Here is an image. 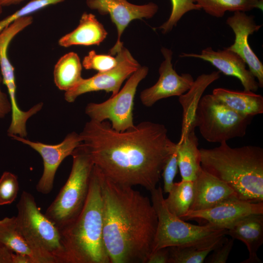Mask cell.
Returning a JSON list of instances; mask_svg holds the SVG:
<instances>
[{
  "label": "cell",
  "mask_w": 263,
  "mask_h": 263,
  "mask_svg": "<svg viewBox=\"0 0 263 263\" xmlns=\"http://www.w3.org/2000/svg\"><path fill=\"white\" fill-rule=\"evenodd\" d=\"M161 53L164 60L159 68L157 81L140 93V100L146 107H151L162 99L180 96L189 90L194 80L190 74L184 73L179 75L173 69L171 62L173 53L171 50L163 47Z\"/></svg>",
  "instance_id": "cell-13"
},
{
  "label": "cell",
  "mask_w": 263,
  "mask_h": 263,
  "mask_svg": "<svg viewBox=\"0 0 263 263\" xmlns=\"http://www.w3.org/2000/svg\"><path fill=\"white\" fill-rule=\"evenodd\" d=\"M198 139L191 131L177 143L178 165L182 180L194 181L202 168Z\"/></svg>",
  "instance_id": "cell-22"
},
{
  "label": "cell",
  "mask_w": 263,
  "mask_h": 263,
  "mask_svg": "<svg viewBox=\"0 0 263 263\" xmlns=\"http://www.w3.org/2000/svg\"><path fill=\"white\" fill-rule=\"evenodd\" d=\"M234 245V239L225 237L223 243L213 250L206 263H225Z\"/></svg>",
  "instance_id": "cell-33"
},
{
  "label": "cell",
  "mask_w": 263,
  "mask_h": 263,
  "mask_svg": "<svg viewBox=\"0 0 263 263\" xmlns=\"http://www.w3.org/2000/svg\"><path fill=\"white\" fill-rule=\"evenodd\" d=\"M81 145L94 165L119 184L156 188L163 169L177 144L163 124L144 121L124 132L113 129L107 121L90 120L79 134Z\"/></svg>",
  "instance_id": "cell-1"
},
{
  "label": "cell",
  "mask_w": 263,
  "mask_h": 263,
  "mask_svg": "<svg viewBox=\"0 0 263 263\" xmlns=\"http://www.w3.org/2000/svg\"><path fill=\"white\" fill-rule=\"evenodd\" d=\"M220 77L219 71L203 74L194 80L189 90L179 96L182 109V121L180 138L195 131V119L199 102L207 88Z\"/></svg>",
  "instance_id": "cell-19"
},
{
  "label": "cell",
  "mask_w": 263,
  "mask_h": 263,
  "mask_svg": "<svg viewBox=\"0 0 263 263\" xmlns=\"http://www.w3.org/2000/svg\"><path fill=\"white\" fill-rule=\"evenodd\" d=\"M12 263H35L33 259L29 255L20 253H13Z\"/></svg>",
  "instance_id": "cell-36"
},
{
  "label": "cell",
  "mask_w": 263,
  "mask_h": 263,
  "mask_svg": "<svg viewBox=\"0 0 263 263\" xmlns=\"http://www.w3.org/2000/svg\"><path fill=\"white\" fill-rule=\"evenodd\" d=\"M194 183L195 196L189 210H204L238 199L228 185L202 169Z\"/></svg>",
  "instance_id": "cell-17"
},
{
  "label": "cell",
  "mask_w": 263,
  "mask_h": 263,
  "mask_svg": "<svg viewBox=\"0 0 263 263\" xmlns=\"http://www.w3.org/2000/svg\"><path fill=\"white\" fill-rule=\"evenodd\" d=\"M82 64L78 55L70 52L63 56L54 70V82L60 90L67 92L76 87L83 79Z\"/></svg>",
  "instance_id": "cell-23"
},
{
  "label": "cell",
  "mask_w": 263,
  "mask_h": 263,
  "mask_svg": "<svg viewBox=\"0 0 263 263\" xmlns=\"http://www.w3.org/2000/svg\"><path fill=\"white\" fill-rule=\"evenodd\" d=\"M117 60L110 55H99L94 50L90 51L82 61V66L86 70H94L98 73L109 71L116 66Z\"/></svg>",
  "instance_id": "cell-31"
},
{
  "label": "cell",
  "mask_w": 263,
  "mask_h": 263,
  "mask_svg": "<svg viewBox=\"0 0 263 263\" xmlns=\"http://www.w3.org/2000/svg\"><path fill=\"white\" fill-rule=\"evenodd\" d=\"M181 57H194L210 63L223 74L235 77L241 82L244 90L256 92L259 84L243 59L227 48L214 51L211 47L203 49L200 54L185 53Z\"/></svg>",
  "instance_id": "cell-16"
},
{
  "label": "cell",
  "mask_w": 263,
  "mask_h": 263,
  "mask_svg": "<svg viewBox=\"0 0 263 263\" xmlns=\"http://www.w3.org/2000/svg\"><path fill=\"white\" fill-rule=\"evenodd\" d=\"M177 144V143H176ZM178 157L177 147L167 160L162 171L163 178V190L165 193H169L174 182V179L178 171Z\"/></svg>",
  "instance_id": "cell-32"
},
{
  "label": "cell",
  "mask_w": 263,
  "mask_h": 263,
  "mask_svg": "<svg viewBox=\"0 0 263 263\" xmlns=\"http://www.w3.org/2000/svg\"><path fill=\"white\" fill-rule=\"evenodd\" d=\"M227 234L243 242L246 246L249 256L242 263H261L257 251L263 244V214L245 217L227 229Z\"/></svg>",
  "instance_id": "cell-18"
},
{
  "label": "cell",
  "mask_w": 263,
  "mask_h": 263,
  "mask_svg": "<svg viewBox=\"0 0 263 263\" xmlns=\"http://www.w3.org/2000/svg\"><path fill=\"white\" fill-rule=\"evenodd\" d=\"M150 193L158 220L152 252L164 247L207 244L227 234V229L207 223L202 225H193L171 213L165 203L160 186Z\"/></svg>",
  "instance_id": "cell-6"
},
{
  "label": "cell",
  "mask_w": 263,
  "mask_h": 263,
  "mask_svg": "<svg viewBox=\"0 0 263 263\" xmlns=\"http://www.w3.org/2000/svg\"><path fill=\"white\" fill-rule=\"evenodd\" d=\"M89 8L97 10L101 15H109L117 30V39L110 50V55H115L123 46L121 37L129 24L133 20L150 19L158 10V5L150 2L144 5H136L127 0H86Z\"/></svg>",
  "instance_id": "cell-12"
},
{
  "label": "cell",
  "mask_w": 263,
  "mask_h": 263,
  "mask_svg": "<svg viewBox=\"0 0 263 263\" xmlns=\"http://www.w3.org/2000/svg\"><path fill=\"white\" fill-rule=\"evenodd\" d=\"M18 229L34 251L38 263H67L60 230L38 207L34 196L23 191L17 205Z\"/></svg>",
  "instance_id": "cell-5"
},
{
  "label": "cell",
  "mask_w": 263,
  "mask_h": 263,
  "mask_svg": "<svg viewBox=\"0 0 263 263\" xmlns=\"http://www.w3.org/2000/svg\"><path fill=\"white\" fill-rule=\"evenodd\" d=\"M226 23L235 35L234 43L227 48L243 59L257 79L259 87L263 88V64L250 47L248 41L249 36L259 31L262 25L256 24L253 16L247 15L243 12H234L232 16L227 19Z\"/></svg>",
  "instance_id": "cell-14"
},
{
  "label": "cell",
  "mask_w": 263,
  "mask_h": 263,
  "mask_svg": "<svg viewBox=\"0 0 263 263\" xmlns=\"http://www.w3.org/2000/svg\"><path fill=\"white\" fill-rule=\"evenodd\" d=\"M0 245L13 253L27 254L38 263L34 251L18 228L16 216L0 220Z\"/></svg>",
  "instance_id": "cell-24"
},
{
  "label": "cell",
  "mask_w": 263,
  "mask_h": 263,
  "mask_svg": "<svg viewBox=\"0 0 263 263\" xmlns=\"http://www.w3.org/2000/svg\"><path fill=\"white\" fill-rule=\"evenodd\" d=\"M170 1L171 11L169 18L159 27V29L163 34L170 32L187 13L191 11L201 10L194 0H170Z\"/></svg>",
  "instance_id": "cell-28"
},
{
  "label": "cell",
  "mask_w": 263,
  "mask_h": 263,
  "mask_svg": "<svg viewBox=\"0 0 263 263\" xmlns=\"http://www.w3.org/2000/svg\"><path fill=\"white\" fill-rule=\"evenodd\" d=\"M19 190V183L17 176L9 171H4L0 178V206L13 203Z\"/></svg>",
  "instance_id": "cell-30"
},
{
  "label": "cell",
  "mask_w": 263,
  "mask_h": 263,
  "mask_svg": "<svg viewBox=\"0 0 263 263\" xmlns=\"http://www.w3.org/2000/svg\"><path fill=\"white\" fill-rule=\"evenodd\" d=\"M107 32L95 16L84 12L77 27L61 37L58 44L64 47L73 45H99L106 38Z\"/></svg>",
  "instance_id": "cell-20"
},
{
  "label": "cell",
  "mask_w": 263,
  "mask_h": 263,
  "mask_svg": "<svg viewBox=\"0 0 263 263\" xmlns=\"http://www.w3.org/2000/svg\"><path fill=\"white\" fill-rule=\"evenodd\" d=\"M169 247H164L152 252L147 263H169Z\"/></svg>",
  "instance_id": "cell-34"
},
{
  "label": "cell",
  "mask_w": 263,
  "mask_h": 263,
  "mask_svg": "<svg viewBox=\"0 0 263 263\" xmlns=\"http://www.w3.org/2000/svg\"><path fill=\"white\" fill-rule=\"evenodd\" d=\"M24 0H0L2 6L19 4Z\"/></svg>",
  "instance_id": "cell-38"
},
{
  "label": "cell",
  "mask_w": 263,
  "mask_h": 263,
  "mask_svg": "<svg viewBox=\"0 0 263 263\" xmlns=\"http://www.w3.org/2000/svg\"><path fill=\"white\" fill-rule=\"evenodd\" d=\"M117 63L113 68L94 76L83 78L72 90L65 92L64 98L69 103L74 102L79 95L92 92L105 91L115 95L124 81L140 66L129 51L123 46L115 55Z\"/></svg>",
  "instance_id": "cell-10"
},
{
  "label": "cell",
  "mask_w": 263,
  "mask_h": 263,
  "mask_svg": "<svg viewBox=\"0 0 263 263\" xmlns=\"http://www.w3.org/2000/svg\"><path fill=\"white\" fill-rule=\"evenodd\" d=\"M146 66L140 67L129 77L122 89L108 100L88 103L85 110L90 120H109L113 129L124 132L135 128L133 119L134 98L139 83L148 75Z\"/></svg>",
  "instance_id": "cell-9"
},
{
  "label": "cell",
  "mask_w": 263,
  "mask_h": 263,
  "mask_svg": "<svg viewBox=\"0 0 263 263\" xmlns=\"http://www.w3.org/2000/svg\"><path fill=\"white\" fill-rule=\"evenodd\" d=\"M164 198L165 203L169 211L180 218L190 208L195 196L194 181L182 180L174 183Z\"/></svg>",
  "instance_id": "cell-25"
},
{
  "label": "cell",
  "mask_w": 263,
  "mask_h": 263,
  "mask_svg": "<svg viewBox=\"0 0 263 263\" xmlns=\"http://www.w3.org/2000/svg\"><path fill=\"white\" fill-rule=\"evenodd\" d=\"M225 236L211 243L169 247V263H203L207 256L224 241Z\"/></svg>",
  "instance_id": "cell-27"
},
{
  "label": "cell",
  "mask_w": 263,
  "mask_h": 263,
  "mask_svg": "<svg viewBox=\"0 0 263 263\" xmlns=\"http://www.w3.org/2000/svg\"><path fill=\"white\" fill-rule=\"evenodd\" d=\"M200 151L202 169L228 185L238 199L263 202L262 148H232L224 141L218 147L201 148Z\"/></svg>",
  "instance_id": "cell-3"
},
{
  "label": "cell",
  "mask_w": 263,
  "mask_h": 263,
  "mask_svg": "<svg viewBox=\"0 0 263 263\" xmlns=\"http://www.w3.org/2000/svg\"><path fill=\"white\" fill-rule=\"evenodd\" d=\"M2 77L0 71V118L4 117L11 111L10 102L7 95L0 88Z\"/></svg>",
  "instance_id": "cell-35"
},
{
  "label": "cell",
  "mask_w": 263,
  "mask_h": 263,
  "mask_svg": "<svg viewBox=\"0 0 263 263\" xmlns=\"http://www.w3.org/2000/svg\"><path fill=\"white\" fill-rule=\"evenodd\" d=\"M60 232L67 263H110L103 239V201L95 166L82 211Z\"/></svg>",
  "instance_id": "cell-4"
},
{
  "label": "cell",
  "mask_w": 263,
  "mask_h": 263,
  "mask_svg": "<svg viewBox=\"0 0 263 263\" xmlns=\"http://www.w3.org/2000/svg\"><path fill=\"white\" fill-rule=\"evenodd\" d=\"M253 117L236 113L208 94L202 96L199 102L195 126L206 141L220 144L244 137Z\"/></svg>",
  "instance_id": "cell-8"
},
{
  "label": "cell",
  "mask_w": 263,
  "mask_h": 263,
  "mask_svg": "<svg viewBox=\"0 0 263 263\" xmlns=\"http://www.w3.org/2000/svg\"><path fill=\"white\" fill-rule=\"evenodd\" d=\"M56 0H31L20 9L0 20V33L16 19L54 5Z\"/></svg>",
  "instance_id": "cell-29"
},
{
  "label": "cell",
  "mask_w": 263,
  "mask_h": 263,
  "mask_svg": "<svg viewBox=\"0 0 263 263\" xmlns=\"http://www.w3.org/2000/svg\"><path fill=\"white\" fill-rule=\"evenodd\" d=\"M96 168L103 201V239L110 263H147L158 223L151 202Z\"/></svg>",
  "instance_id": "cell-2"
},
{
  "label": "cell",
  "mask_w": 263,
  "mask_h": 263,
  "mask_svg": "<svg viewBox=\"0 0 263 263\" xmlns=\"http://www.w3.org/2000/svg\"><path fill=\"white\" fill-rule=\"evenodd\" d=\"M13 253L7 248L0 245V263H12Z\"/></svg>",
  "instance_id": "cell-37"
},
{
  "label": "cell",
  "mask_w": 263,
  "mask_h": 263,
  "mask_svg": "<svg viewBox=\"0 0 263 263\" xmlns=\"http://www.w3.org/2000/svg\"><path fill=\"white\" fill-rule=\"evenodd\" d=\"M219 101L236 113L247 116L263 113V97L252 91H237L223 88L212 94Z\"/></svg>",
  "instance_id": "cell-21"
},
{
  "label": "cell",
  "mask_w": 263,
  "mask_h": 263,
  "mask_svg": "<svg viewBox=\"0 0 263 263\" xmlns=\"http://www.w3.org/2000/svg\"><path fill=\"white\" fill-rule=\"evenodd\" d=\"M2 5L0 2V15L1 14V13H2Z\"/></svg>",
  "instance_id": "cell-39"
},
{
  "label": "cell",
  "mask_w": 263,
  "mask_h": 263,
  "mask_svg": "<svg viewBox=\"0 0 263 263\" xmlns=\"http://www.w3.org/2000/svg\"><path fill=\"white\" fill-rule=\"evenodd\" d=\"M71 155L73 164L69 177L44 214L60 230L82 211L88 195L94 165L81 143Z\"/></svg>",
  "instance_id": "cell-7"
},
{
  "label": "cell",
  "mask_w": 263,
  "mask_h": 263,
  "mask_svg": "<svg viewBox=\"0 0 263 263\" xmlns=\"http://www.w3.org/2000/svg\"><path fill=\"white\" fill-rule=\"evenodd\" d=\"M257 214H263V202L252 203L235 199L208 209L189 210L180 218L184 221L204 220L207 224L227 229L241 219Z\"/></svg>",
  "instance_id": "cell-15"
},
{
  "label": "cell",
  "mask_w": 263,
  "mask_h": 263,
  "mask_svg": "<svg viewBox=\"0 0 263 263\" xmlns=\"http://www.w3.org/2000/svg\"><path fill=\"white\" fill-rule=\"evenodd\" d=\"M207 14L220 18L229 12H246L263 9V0H194Z\"/></svg>",
  "instance_id": "cell-26"
},
{
  "label": "cell",
  "mask_w": 263,
  "mask_h": 263,
  "mask_svg": "<svg viewBox=\"0 0 263 263\" xmlns=\"http://www.w3.org/2000/svg\"><path fill=\"white\" fill-rule=\"evenodd\" d=\"M30 147L41 156L43 171L37 186V190L43 194L50 193L54 187L56 173L59 165L81 143L79 134L75 132L69 133L60 143L55 145L32 141L17 135L11 137Z\"/></svg>",
  "instance_id": "cell-11"
}]
</instances>
